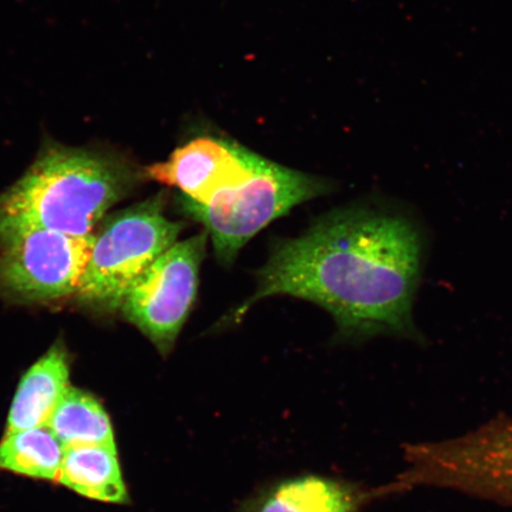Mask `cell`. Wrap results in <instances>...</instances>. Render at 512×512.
<instances>
[{"label":"cell","instance_id":"5b68a950","mask_svg":"<svg viewBox=\"0 0 512 512\" xmlns=\"http://www.w3.org/2000/svg\"><path fill=\"white\" fill-rule=\"evenodd\" d=\"M208 238L204 230L166 249L121 304L124 317L150 339L162 356L174 350L195 304Z\"/></svg>","mask_w":512,"mask_h":512},{"label":"cell","instance_id":"30bf717a","mask_svg":"<svg viewBox=\"0 0 512 512\" xmlns=\"http://www.w3.org/2000/svg\"><path fill=\"white\" fill-rule=\"evenodd\" d=\"M57 483L92 501L119 505L131 502L117 445L66 448Z\"/></svg>","mask_w":512,"mask_h":512},{"label":"cell","instance_id":"9c48e42d","mask_svg":"<svg viewBox=\"0 0 512 512\" xmlns=\"http://www.w3.org/2000/svg\"><path fill=\"white\" fill-rule=\"evenodd\" d=\"M68 352L55 343L25 371L12 399L5 431L47 426L70 387Z\"/></svg>","mask_w":512,"mask_h":512},{"label":"cell","instance_id":"52a82bcc","mask_svg":"<svg viewBox=\"0 0 512 512\" xmlns=\"http://www.w3.org/2000/svg\"><path fill=\"white\" fill-rule=\"evenodd\" d=\"M266 160L221 134L201 133L179 145L164 162L147 166L143 177L175 188L184 200L202 206L254 177Z\"/></svg>","mask_w":512,"mask_h":512},{"label":"cell","instance_id":"6da1fadb","mask_svg":"<svg viewBox=\"0 0 512 512\" xmlns=\"http://www.w3.org/2000/svg\"><path fill=\"white\" fill-rule=\"evenodd\" d=\"M425 241L418 223L399 210L352 207L318 220L303 235L277 242L258 274L259 300L291 296L328 311L348 339L379 335L419 342L413 319Z\"/></svg>","mask_w":512,"mask_h":512},{"label":"cell","instance_id":"ba28073f","mask_svg":"<svg viewBox=\"0 0 512 512\" xmlns=\"http://www.w3.org/2000/svg\"><path fill=\"white\" fill-rule=\"evenodd\" d=\"M398 494L394 482L371 490L343 479L302 475L265 486L240 512H361L374 499Z\"/></svg>","mask_w":512,"mask_h":512},{"label":"cell","instance_id":"277c9868","mask_svg":"<svg viewBox=\"0 0 512 512\" xmlns=\"http://www.w3.org/2000/svg\"><path fill=\"white\" fill-rule=\"evenodd\" d=\"M330 191L329 183L266 160L248 181L226 189L206 204L177 197L179 210L201 223L213 242L217 260L230 266L260 230L304 202Z\"/></svg>","mask_w":512,"mask_h":512},{"label":"cell","instance_id":"8fae6325","mask_svg":"<svg viewBox=\"0 0 512 512\" xmlns=\"http://www.w3.org/2000/svg\"><path fill=\"white\" fill-rule=\"evenodd\" d=\"M64 448L117 445L111 415L91 392L70 386L47 425Z\"/></svg>","mask_w":512,"mask_h":512},{"label":"cell","instance_id":"7a4b0ae2","mask_svg":"<svg viewBox=\"0 0 512 512\" xmlns=\"http://www.w3.org/2000/svg\"><path fill=\"white\" fill-rule=\"evenodd\" d=\"M138 179L119 152L47 139L29 170L0 194V246L32 230L93 235Z\"/></svg>","mask_w":512,"mask_h":512},{"label":"cell","instance_id":"3957f363","mask_svg":"<svg viewBox=\"0 0 512 512\" xmlns=\"http://www.w3.org/2000/svg\"><path fill=\"white\" fill-rule=\"evenodd\" d=\"M160 194L106 217L94 234L91 258L81 280V302L114 311L158 256L178 240L183 224L165 215Z\"/></svg>","mask_w":512,"mask_h":512},{"label":"cell","instance_id":"8992f818","mask_svg":"<svg viewBox=\"0 0 512 512\" xmlns=\"http://www.w3.org/2000/svg\"><path fill=\"white\" fill-rule=\"evenodd\" d=\"M93 242L94 234L32 230L3 243L0 294L21 302H47L78 293Z\"/></svg>","mask_w":512,"mask_h":512},{"label":"cell","instance_id":"7c38bea8","mask_svg":"<svg viewBox=\"0 0 512 512\" xmlns=\"http://www.w3.org/2000/svg\"><path fill=\"white\" fill-rule=\"evenodd\" d=\"M64 451L66 448L48 426L5 431L0 440V471L57 483Z\"/></svg>","mask_w":512,"mask_h":512}]
</instances>
